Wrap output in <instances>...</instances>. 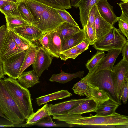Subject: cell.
Masks as SVG:
<instances>
[{
	"label": "cell",
	"instance_id": "1",
	"mask_svg": "<svg viewBox=\"0 0 128 128\" xmlns=\"http://www.w3.org/2000/svg\"><path fill=\"white\" fill-rule=\"evenodd\" d=\"M53 116V119L65 122L70 125L128 128V116L116 112L106 116L96 115L89 117H85L80 115L67 114L56 115Z\"/></svg>",
	"mask_w": 128,
	"mask_h": 128
},
{
	"label": "cell",
	"instance_id": "2",
	"mask_svg": "<svg viewBox=\"0 0 128 128\" xmlns=\"http://www.w3.org/2000/svg\"><path fill=\"white\" fill-rule=\"evenodd\" d=\"M24 0L32 15V24L44 34L54 30L64 22L56 9L35 1Z\"/></svg>",
	"mask_w": 128,
	"mask_h": 128
},
{
	"label": "cell",
	"instance_id": "3",
	"mask_svg": "<svg viewBox=\"0 0 128 128\" xmlns=\"http://www.w3.org/2000/svg\"><path fill=\"white\" fill-rule=\"evenodd\" d=\"M85 77L88 84L103 90L114 102L119 106L122 104L116 89L112 70H103L96 72L93 70Z\"/></svg>",
	"mask_w": 128,
	"mask_h": 128
},
{
	"label": "cell",
	"instance_id": "4",
	"mask_svg": "<svg viewBox=\"0 0 128 128\" xmlns=\"http://www.w3.org/2000/svg\"><path fill=\"white\" fill-rule=\"evenodd\" d=\"M3 81L26 119H27L34 113L29 91L22 86L17 80L11 78H6Z\"/></svg>",
	"mask_w": 128,
	"mask_h": 128
},
{
	"label": "cell",
	"instance_id": "5",
	"mask_svg": "<svg viewBox=\"0 0 128 128\" xmlns=\"http://www.w3.org/2000/svg\"><path fill=\"white\" fill-rule=\"evenodd\" d=\"M0 108L3 114L14 125L21 124L26 120L2 79H0Z\"/></svg>",
	"mask_w": 128,
	"mask_h": 128
},
{
	"label": "cell",
	"instance_id": "6",
	"mask_svg": "<svg viewBox=\"0 0 128 128\" xmlns=\"http://www.w3.org/2000/svg\"><path fill=\"white\" fill-rule=\"evenodd\" d=\"M126 40L114 26L108 33L97 39L93 47L96 50L104 51L117 49L122 50Z\"/></svg>",
	"mask_w": 128,
	"mask_h": 128
},
{
	"label": "cell",
	"instance_id": "7",
	"mask_svg": "<svg viewBox=\"0 0 128 128\" xmlns=\"http://www.w3.org/2000/svg\"><path fill=\"white\" fill-rule=\"evenodd\" d=\"M27 50L16 54L3 62L4 75L16 80L18 78Z\"/></svg>",
	"mask_w": 128,
	"mask_h": 128
},
{
	"label": "cell",
	"instance_id": "8",
	"mask_svg": "<svg viewBox=\"0 0 128 128\" xmlns=\"http://www.w3.org/2000/svg\"><path fill=\"white\" fill-rule=\"evenodd\" d=\"M54 57L41 46H38L35 59L33 64V70L39 77L43 72L48 70L52 64Z\"/></svg>",
	"mask_w": 128,
	"mask_h": 128
},
{
	"label": "cell",
	"instance_id": "9",
	"mask_svg": "<svg viewBox=\"0 0 128 128\" xmlns=\"http://www.w3.org/2000/svg\"><path fill=\"white\" fill-rule=\"evenodd\" d=\"M112 71L114 73L116 89L119 96L123 84L128 81V61L122 59L114 66Z\"/></svg>",
	"mask_w": 128,
	"mask_h": 128
},
{
	"label": "cell",
	"instance_id": "10",
	"mask_svg": "<svg viewBox=\"0 0 128 128\" xmlns=\"http://www.w3.org/2000/svg\"><path fill=\"white\" fill-rule=\"evenodd\" d=\"M23 51L17 46L8 30L0 52V60L3 62L10 57Z\"/></svg>",
	"mask_w": 128,
	"mask_h": 128
},
{
	"label": "cell",
	"instance_id": "11",
	"mask_svg": "<svg viewBox=\"0 0 128 128\" xmlns=\"http://www.w3.org/2000/svg\"><path fill=\"white\" fill-rule=\"evenodd\" d=\"M89 98L87 97L79 99H72L54 105H48L50 115L53 116L67 114L68 111Z\"/></svg>",
	"mask_w": 128,
	"mask_h": 128
},
{
	"label": "cell",
	"instance_id": "12",
	"mask_svg": "<svg viewBox=\"0 0 128 128\" xmlns=\"http://www.w3.org/2000/svg\"><path fill=\"white\" fill-rule=\"evenodd\" d=\"M13 31L32 42L39 41L44 34L40 30L32 24L16 28Z\"/></svg>",
	"mask_w": 128,
	"mask_h": 128
},
{
	"label": "cell",
	"instance_id": "13",
	"mask_svg": "<svg viewBox=\"0 0 128 128\" xmlns=\"http://www.w3.org/2000/svg\"><path fill=\"white\" fill-rule=\"evenodd\" d=\"M96 5L100 15L107 22L114 25L118 22V17L114 13L113 7L107 0H99Z\"/></svg>",
	"mask_w": 128,
	"mask_h": 128
},
{
	"label": "cell",
	"instance_id": "14",
	"mask_svg": "<svg viewBox=\"0 0 128 128\" xmlns=\"http://www.w3.org/2000/svg\"><path fill=\"white\" fill-rule=\"evenodd\" d=\"M122 52V50L120 49L108 51L106 56L102 60L99 66L94 70L96 72L103 70L112 71L116 61Z\"/></svg>",
	"mask_w": 128,
	"mask_h": 128
},
{
	"label": "cell",
	"instance_id": "15",
	"mask_svg": "<svg viewBox=\"0 0 128 128\" xmlns=\"http://www.w3.org/2000/svg\"><path fill=\"white\" fill-rule=\"evenodd\" d=\"M62 43L61 39L54 30L50 32L48 34V46L47 51L53 57L60 58L62 52Z\"/></svg>",
	"mask_w": 128,
	"mask_h": 128
},
{
	"label": "cell",
	"instance_id": "16",
	"mask_svg": "<svg viewBox=\"0 0 128 128\" xmlns=\"http://www.w3.org/2000/svg\"><path fill=\"white\" fill-rule=\"evenodd\" d=\"M81 30L79 26L64 22L54 31L60 37L62 44L66 40L79 32Z\"/></svg>",
	"mask_w": 128,
	"mask_h": 128
},
{
	"label": "cell",
	"instance_id": "17",
	"mask_svg": "<svg viewBox=\"0 0 128 128\" xmlns=\"http://www.w3.org/2000/svg\"><path fill=\"white\" fill-rule=\"evenodd\" d=\"M98 1V0H81L78 4L77 8L79 9L80 21L83 28L87 24L91 9Z\"/></svg>",
	"mask_w": 128,
	"mask_h": 128
},
{
	"label": "cell",
	"instance_id": "18",
	"mask_svg": "<svg viewBox=\"0 0 128 128\" xmlns=\"http://www.w3.org/2000/svg\"><path fill=\"white\" fill-rule=\"evenodd\" d=\"M113 26L114 25L107 22L102 17L97 8L95 22L96 40L106 35L113 28Z\"/></svg>",
	"mask_w": 128,
	"mask_h": 128
},
{
	"label": "cell",
	"instance_id": "19",
	"mask_svg": "<svg viewBox=\"0 0 128 128\" xmlns=\"http://www.w3.org/2000/svg\"><path fill=\"white\" fill-rule=\"evenodd\" d=\"M98 106L93 100L89 98L68 111L67 114L81 115L85 113L95 112Z\"/></svg>",
	"mask_w": 128,
	"mask_h": 128
},
{
	"label": "cell",
	"instance_id": "20",
	"mask_svg": "<svg viewBox=\"0 0 128 128\" xmlns=\"http://www.w3.org/2000/svg\"><path fill=\"white\" fill-rule=\"evenodd\" d=\"M17 81L24 88L28 89L39 82V77L32 70L23 72L18 79Z\"/></svg>",
	"mask_w": 128,
	"mask_h": 128
},
{
	"label": "cell",
	"instance_id": "21",
	"mask_svg": "<svg viewBox=\"0 0 128 128\" xmlns=\"http://www.w3.org/2000/svg\"><path fill=\"white\" fill-rule=\"evenodd\" d=\"M72 95L68 90H62L38 98L36 100L38 105L40 106L50 101L70 97Z\"/></svg>",
	"mask_w": 128,
	"mask_h": 128
},
{
	"label": "cell",
	"instance_id": "22",
	"mask_svg": "<svg viewBox=\"0 0 128 128\" xmlns=\"http://www.w3.org/2000/svg\"><path fill=\"white\" fill-rule=\"evenodd\" d=\"M84 71H80L73 74H68L62 71L58 74H53L49 80L52 82H56L62 84H64L72 80L74 78L82 77Z\"/></svg>",
	"mask_w": 128,
	"mask_h": 128
},
{
	"label": "cell",
	"instance_id": "23",
	"mask_svg": "<svg viewBox=\"0 0 128 128\" xmlns=\"http://www.w3.org/2000/svg\"><path fill=\"white\" fill-rule=\"evenodd\" d=\"M119 106L110 99L98 106L95 112L96 115L108 116L115 113Z\"/></svg>",
	"mask_w": 128,
	"mask_h": 128
},
{
	"label": "cell",
	"instance_id": "24",
	"mask_svg": "<svg viewBox=\"0 0 128 128\" xmlns=\"http://www.w3.org/2000/svg\"><path fill=\"white\" fill-rule=\"evenodd\" d=\"M85 39L84 29H81L62 44V52L76 46Z\"/></svg>",
	"mask_w": 128,
	"mask_h": 128
},
{
	"label": "cell",
	"instance_id": "25",
	"mask_svg": "<svg viewBox=\"0 0 128 128\" xmlns=\"http://www.w3.org/2000/svg\"><path fill=\"white\" fill-rule=\"evenodd\" d=\"M50 116L51 115L49 111L48 105L46 104L26 120V124L34 125L44 118Z\"/></svg>",
	"mask_w": 128,
	"mask_h": 128
},
{
	"label": "cell",
	"instance_id": "26",
	"mask_svg": "<svg viewBox=\"0 0 128 128\" xmlns=\"http://www.w3.org/2000/svg\"><path fill=\"white\" fill-rule=\"evenodd\" d=\"M88 84L90 90L91 98L96 102L98 106L110 99L106 94L98 87L92 86L88 83Z\"/></svg>",
	"mask_w": 128,
	"mask_h": 128
},
{
	"label": "cell",
	"instance_id": "27",
	"mask_svg": "<svg viewBox=\"0 0 128 128\" xmlns=\"http://www.w3.org/2000/svg\"><path fill=\"white\" fill-rule=\"evenodd\" d=\"M56 9L64 10L72 8L70 0H31Z\"/></svg>",
	"mask_w": 128,
	"mask_h": 128
},
{
	"label": "cell",
	"instance_id": "28",
	"mask_svg": "<svg viewBox=\"0 0 128 128\" xmlns=\"http://www.w3.org/2000/svg\"><path fill=\"white\" fill-rule=\"evenodd\" d=\"M36 45L30 46L27 50L24 60L22 67L19 76L30 66L34 62L37 50Z\"/></svg>",
	"mask_w": 128,
	"mask_h": 128
},
{
	"label": "cell",
	"instance_id": "29",
	"mask_svg": "<svg viewBox=\"0 0 128 128\" xmlns=\"http://www.w3.org/2000/svg\"><path fill=\"white\" fill-rule=\"evenodd\" d=\"M72 89L74 93L80 96H86L91 98L90 89L86 78L84 77L75 84Z\"/></svg>",
	"mask_w": 128,
	"mask_h": 128
},
{
	"label": "cell",
	"instance_id": "30",
	"mask_svg": "<svg viewBox=\"0 0 128 128\" xmlns=\"http://www.w3.org/2000/svg\"><path fill=\"white\" fill-rule=\"evenodd\" d=\"M6 27L8 30H13L16 28L30 24L21 16H5Z\"/></svg>",
	"mask_w": 128,
	"mask_h": 128
},
{
	"label": "cell",
	"instance_id": "31",
	"mask_svg": "<svg viewBox=\"0 0 128 128\" xmlns=\"http://www.w3.org/2000/svg\"><path fill=\"white\" fill-rule=\"evenodd\" d=\"M18 4L9 2L0 8V11L6 16H21L18 9Z\"/></svg>",
	"mask_w": 128,
	"mask_h": 128
},
{
	"label": "cell",
	"instance_id": "32",
	"mask_svg": "<svg viewBox=\"0 0 128 128\" xmlns=\"http://www.w3.org/2000/svg\"><path fill=\"white\" fill-rule=\"evenodd\" d=\"M18 9L22 18L28 24H32L33 22L32 15L24 0H20Z\"/></svg>",
	"mask_w": 128,
	"mask_h": 128
},
{
	"label": "cell",
	"instance_id": "33",
	"mask_svg": "<svg viewBox=\"0 0 128 128\" xmlns=\"http://www.w3.org/2000/svg\"><path fill=\"white\" fill-rule=\"evenodd\" d=\"M106 55L104 51L98 50L96 54L88 61L86 66L89 70V72H91L96 68Z\"/></svg>",
	"mask_w": 128,
	"mask_h": 128
},
{
	"label": "cell",
	"instance_id": "34",
	"mask_svg": "<svg viewBox=\"0 0 128 128\" xmlns=\"http://www.w3.org/2000/svg\"><path fill=\"white\" fill-rule=\"evenodd\" d=\"M13 38L18 47L23 51L27 50L31 46L36 44L30 42L14 32L10 30Z\"/></svg>",
	"mask_w": 128,
	"mask_h": 128
},
{
	"label": "cell",
	"instance_id": "35",
	"mask_svg": "<svg viewBox=\"0 0 128 128\" xmlns=\"http://www.w3.org/2000/svg\"><path fill=\"white\" fill-rule=\"evenodd\" d=\"M82 53L76 46L61 52L60 53V57L62 60L66 61L68 59H75Z\"/></svg>",
	"mask_w": 128,
	"mask_h": 128
},
{
	"label": "cell",
	"instance_id": "36",
	"mask_svg": "<svg viewBox=\"0 0 128 128\" xmlns=\"http://www.w3.org/2000/svg\"><path fill=\"white\" fill-rule=\"evenodd\" d=\"M118 30L128 40V16L122 13L120 16L118 17Z\"/></svg>",
	"mask_w": 128,
	"mask_h": 128
},
{
	"label": "cell",
	"instance_id": "37",
	"mask_svg": "<svg viewBox=\"0 0 128 128\" xmlns=\"http://www.w3.org/2000/svg\"><path fill=\"white\" fill-rule=\"evenodd\" d=\"M85 39L90 42V45H93L96 40V32L92 27L88 23L83 28Z\"/></svg>",
	"mask_w": 128,
	"mask_h": 128
},
{
	"label": "cell",
	"instance_id": "38",
	"mask_svg": "<svg viewBox=\"0 0 128 128\" xmlns=\"http://www.w3.org/2000/svg\"><path fill=\"white\" fill-rule=\"evenodd\" d=\"M56 10L64 22H66L76 26H79L70 13L65 10L56 9Z\"/></svg>",
	"mask_w": 128,
	"mask_h": 128
},
{
	"label": "cell",
	"instance_id": "39",
	"mask_svg": "<svg viewBox=\"0 0 128 128\" xmlns=\"http://www.w3.org/2000/svg\"><path fill=\"white\" fill-rule=\"evenodd\" d=\"M34 125L46 127H56L60 126L59 125L56 124L54 122L50 116L44 118Z\"/></svg>",
	"mask_w": 128,
	"mask_h": 128
},
{
	"label": "cell",
	"instance_id": "40",
	"mask_svg": "<svg viewBox=\"0 0 128 128\" xmlns=\"http://www.w3.org/2000/svg\"><path fill=\"white\" fill-rule=\"evenodd\" d=\"M128 81L125 82L123 84L120 91L119 96L124 104L127 103L128 94Z\"/></svg>",
	"mask_w": 128,
	"mask_h": 128
},
{
	"label": "cell",
	"instance_id": "41",
	"mask_svg": "<svg viewBox=\"0 0 128 128\" xmlns=\"http://www.w3.org/2000/svg\"><path fill=\"white\" fill-rule=\"evenodd\" d=\"M97 8L96 4L92 7L89 14L88 22L92 27L95 32V17Z\"/></svg>",
	"mask_w": 128,
	"mask_h": 128
},
{
	"label": "cell",
	"instance_id": "42",
	"mask_svg": "<svg viewBox=\"0 0 128 128\" xmlns=\"http://www.w3.org/2000/svg\"><path fill=\"white\" fill-rule=\"evenodd\" d=\"M8 31L6 25L0 27V54Z\"/></svg>",
	"mask_w": 128,
	"mask_h": 128
},
{
	"label": "cell",
	"instance_id": "43",
	"mask_svg": "<svg viewBox=\"0 0 128 128\" xmlns=\"http://www.w3.org/2000/svg\"><path fill=\"white\" fill-rule=\"evenodd\" d=\"M49 33L44 34L39 41L41 46L46 51L48 46Z\"/></svg>",
	"mask_w": 128,
	"mask_h": 128
},
{
	"label": "cell",
	"instance_id": "44",
	"mask_svg": "<svg viewBox=\"0 0 128 128\" xmlns=\"http://www.w3.org/2000/svg\"><path fill=\"white\" fill-rule=\"evenodd\" d=\"M90 45V42L85 39L76 47L82 53L88 49Z\"/></svg>",
	"mask_w": 128,
	"mask_h": 128
},
{
	"label": "cell",
	"instance_id": "45",
	"mask_svg": "<svg viewBox=\"0 0 128 128\" xmlns=\"http://www.w3.org/2000/svg\"><path fill=\"white\" fill-rule=\"evenodd\" d=\"M123 59L128 61V40H126L122 50Z\"/></svg>",
	"mask_w": 128,
	"mask_h": 128
},
{
	"label": "cell",
	"instance_id": "46",
	"mask_svg": "<svg viewBox=\"0 0 128 128\" xmlns=\"http://www.w3.org/2000/svg\"><path fill=\"white\" fill-rule=\"evenodd\" d=\"M117 4L120 6L122 12V13L128 16V2H122L117 3Z\"/></svg>",
	"mask_w": 128,
	"mask_h": 128
},
{
	"label": "cell",
	"instance_id": "47",
	"mask_svg": "<svg viewBox=\"0 0 128 128\" xmlns=\"http://www.w3.org/2000/svg\"><path fill=\"white\" fill-rule=\"evenodd\" d=\"M4 75L3 62L0 60V79L3 78Z\"/></svg>",
	"mask_w": 128,
	"mask_h": 128
},
{
	"label": "cell",
	"instance_id": "48",
	"mask_svg": "<svg viewBox=\"0 0 128 128\" xmlns=\"http://www.w3.org/2000/svg\"><path fill=\"white\" fill-rule=\"evenodd\" d=\"M81 0H70V3L72 6L77 8V6Z\"/></svg>",
	"mask_w": 128,
	"mask_h": 128
},
{
	"label": "cell",
	"instance_id": "49",
	"mask_svg": "<svg viewBox=\"0 0 128 128\" xmlns=\"http://www.w3.org/2000/svg\"><path fill=\"white\" fill-rule=\"evenodd\" d=\"M0 1L6 3H7L9 2H11L16 3H18L20 0H0Z\"/></svg>",
	"mask_w": 128,
	"mask_h": 128
},
{
	"label": "cell",
	"instance_id": "50",
	"mask_svg": "<svg viewBox=\"0 0 128 128\" xmlns=\"http://www.w3.org/2000/svg\"><path fill=\"white\" fill-rule=\"evenodd\" d=\"M15 127L14 125L12 124H11L5 125L0 124V128L13 127Z\"/></svg>",
	"mask_w": 128,
	"mask_h": 128
},
{
	"label": "cell",
	"instance_id": "51",
	"mask_svg": "<svg viewBox=\"0 0 128 128\" xmlns=\"http://www.w3.org/2000/svg\"><path fill=\"white\" fill-rule=\"evenodd\" d=\"M0 117H2V118H5L7 120H8V121H9L10 122V120H9L5 115H4L3 114L2 112V110L0 108Z\"/></svg>",
	"mask_w": 128,
	"mask_h": 128
},
{
	"label": "cell",
	"instance_id": "52",
	"mask_svg": "<svg viewBox=\"0 0 128 128\" xmlns=\"http://www.w3.org/2000/svg\"><path fill=\"white\" fill-rule=\"evenodd\" d=\"M120 0L122 2H128V0Z\"/></svg>",
	"mask_w": 128,
	"mask_h": 128
},
{
	"label": "cell",
	"instance_id": "53",
	"mask_svg": "<svg viewBox=\"0 0 128 128\" xmlns=\"http://www.w3.org/2000/svg\"><path fill=\"white\" fill-rule=\"evenodd\" d=\"M100 0H98V1Z\"/></svg>",
	"mask_w": 128,
	"mask_h": 128
}]
</instances>
